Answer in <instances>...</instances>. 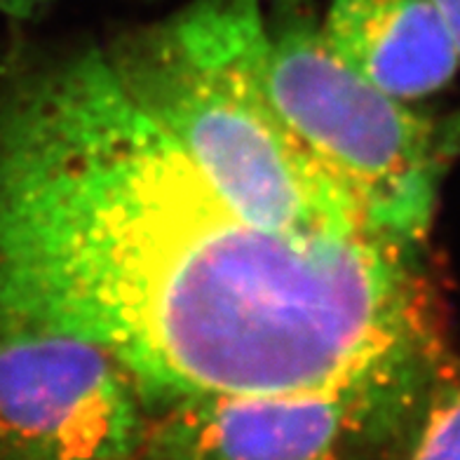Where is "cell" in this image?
<instances>
[{"label":"cell","instance_id":"1","mask_svg":"<svg viewBox=\"0 0 460 460\" xmlns=\"http://www.w3.org/2000/svg\"><path fill=\"white\" fill-rule=\"evenodd\" d=\"M0 324L109 350L151 411L428 376L444 355L418 244L252 224L103 48L0 75Z\"/></svg>","mask_w":460,"mask_h":460},{"label":"cell","instance_id":"2","mask_svg":"<svg viewBox=\"0 0 460 460\" xmlns=\"http://www.w3.org/2000/svg\"><path fill=\"white\" fill-rule=\"evenodd\" d=\"M103 55L134 103L252 224L294 237L383 235L279 113L261 0H190Z\"/></svg>","mask_w":460,"mask_h":460},{"label":"cell","instance_id":"3","mask_svg":"<svg viewBox=\"0 0 460 460\" xmlns=\"http://www.w3.org/2000/svg\"><path fill=\"white\" fill-rule=\"evenodd\" d=\"M266 36L268 85L287 125L371 228L423 247L447 158L435 120L329 48L315 0H270Z\"/></svg>","mask_w":460,"mask_h":460},{"label":"cell","instance_id":"4","mask_svg":"<svg viewBox=\"0 0 460 460\" xmlns=\"http://www.w3.org/2000/svg\"><path fill=\"white\" fill-rule=\"evenodd\" d=\"M430 374L183 397L153 409L137 460H374L402 439Z\"/></svg>","mask_w":460,"mask_h":460},{"label":"cell","instance_id":"5","mask_svg":"<svg viewBox=\"0 0 460 460\" xmlns=\"http://www.w3.org/2000/svg\"><path fill=\"white\" fill-rule=\"evenodd\" d=\"M148 418L139 383L109 350L0 324V460H137Z\"/></svg>","mask_w":460,"mask_h":460},{"label":"cell","instance_id":"6","mask_svg":"<svg viewBox=\"0 0 460 460\" xmlns=\"http://www.w3.org/2000/svg\"><path fill=\"white\" fill-rule=\"evenodd\" d=\"M320 26L348 66L404 102L442 92L460 68L432 0H332Z\"/></svg>","mask_w":460,"mask_h":460},{"label":"cell","instance_id":"7","mask_svg":"<svg viewBox=\"0 0 460 460\" xmlns=\"http://www.w3.org/2000/svg\"><path fill=\"white\" fill-rule=\"evenodd\" d=\"M402 460H460V359L442 355L409 418Z\"/></svg>","mask_w":460,"mask_h":460},{"label":"cell","instance_id":"8","mask_svg":"<svg viewBox=\"0 0 460 460\" xmlns=\"http://www.w3.org/2000/svg\"><path fill=\"white\" fill-rule=\"evenodd\" d=\"M49 5L52 0H0V13L13 19H36Z\"/></svg>","mask_w":460,"mask_h":460},{"label":"cell","instance_id":"9","mask_svg":"<svg viewBox=\"0 0 460 460\" xmlns=\"http://www.w3.org/2000/svg\"><path fill=\"white\" fill-rule=\"evenodd\" d=\"M435 7L442 14L444 24H447L448 33L454 38L456 49H458L460 55V0H432Z\"/></svg>","mask_w":460,"mask_h":460}]
</instances>
